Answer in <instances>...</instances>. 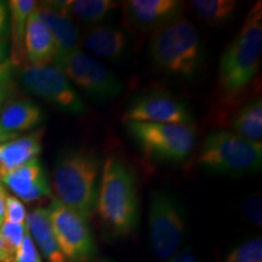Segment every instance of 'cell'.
Returning <instances> with one entry per match:
<instances>
[{
	"label": "cell",
	"mask_w": 262,
	"mask_h": 262,
	"mask_svg": "<svg viewBox=\"0 0 262 262\" xmlns=\"http://www.w3.org/2000/svg\"><path fill=\"white\" fill-rule=\"evenodd\" d=\"M261 194L260 193H254L244 199L242 203V212L244 217L253 224L254 226L260 228L262 226V205H261Z\"/></svg>",
	"instance_id": "26"
},
{
	"label": "cell",
	"mask_w": 262,
	"mask_h": 262,
	"mask_svg": "<svg viewBox=\"0 0 262 262\" xmlns=\"http://www.w3.org/2000/svg\"><path fill=\"white\" fill-rule=\"evenodd\" d=\"M12 262H42L40 253H39L28 232H26L21 244L16 250Z\"/></svg>",
	"instance_id": "28"
},
{
	"label": "cell",
	"mask_w": 262,
	"mask_h": 262,
	"mask_svg": "<svg viewBox=\"0 0 262 262\" xmlns=\"http://www.w3.org/2000/svg\"><path fill=\"white\" fill-rule=\"evenodd\" d=\"M54 66L94 101L114 100L123 91L124 86L119 78L80 49L55 60Z\"/></svg>",
	"instance_id": "8"
},
{
	"label": "cell",
	"mask_w": 262,
	"mask_h": 262,
	"mask_svg": "<svg viewBox=\"0 0 262 262\" xmlns=\"http://www.w3.org/2000/svg\"><path fill=\"white\" fill-rule=\"evenodd\" d=\"M4 102L5 101H0V111H2V106ZM17 137H18V135H12V134L5 133V131L2 129V126H0V145H3V143H5V142H9V141H11V140L17 139Z\"/></svg>",
	"instance_id": "33"
},
{
	"label": "cell",
	"mask_w": 262,
	"mask_h": 262,
	"mask_svg": "<svg viewBox=\"0 0 262 262\" xmlns=\"http://www.w3.org/2000/svg\"><path fill=\"white\" fill-rule=\"evenodd\" d=\"M19 83L28 93L71 116L85 113V103L71 81L56 66L25 63L18 73Z\"/></svg>",
	"instance_id": "9"
},
{
	"label": "cell",
	"mask_w": 262,
	"mask_h": 262,
	"mask_svg": "<svg viewBox=\"0 0 262 262\" xmlns=\"http://www.w3.org/2000/svg\"><path fill=\"white\" fill-rule=\"evenodd\" d=\"M122 9L127 27L149 32L181 16L183 3L179 0H127L122 3Z\"/></svg>",
	"instance_id": "12"
},
{
	"label": "cell",
	"mask_w": 262,
	"mask_h": 262,
	"mask_svg": "<svg viewBox=\"0 0 262 262\" xmlns=\"http://www.w3.org/2000/svg\"><path fill=\"white\" fill-rule=\"evenodd\" d=\"M9 29V9L5 3L0 2V38H5Z\"/></svg>",
	"instance_id": "31"
},
{
	"label": "cell",
	"mask_w": 262,
	"mask_h": 262,
	"mask_svg": "<svg viewBox=\"0 0 262 262\" xmlns=\"http://www.w3.org/2000/svg\"><path fill=\"white\" fill-rule=\"evenodd\" d=\"M44 134V129H38L0 145V180L18 166L38 158L42 149Z\"/></svg>",
	"instance_id": "16"
},
{
	"label": "cell",
	"mask_w": 262,
	"mask_h": 262,
	"mask_svg": "<svg viewBox=\"0 0 262 262\" xmlns=\"http://www.w3.org/2000/svg\"><path fill=\"white\" fill-rule=\"evenodd\" d=\"M44 120L41 108L27 98L5 101L0 111V126L8 134L18 135L40 125Z\"/></svg>",
	"instance_id": "17"
},
{
	"label": "cell",
	"mask_w": 262,
	"mask_h": 262,
	"mask_svg": "<svg viewBox=\"0 0 262 262\" xmlns=\"http://www.w3.org/2000/svg\"><path fill=\"white\" fill-rule=\"evenodd\" d=\"M196 165L206 172L241 178L261 170L262 143L250 142L231 130H212L203 142Z\"/></svg>",
	"instance_id": "5"
},
{
	"label": "cell",
	"mask_w": 262,
	"mask_h": 262,
	"mask_svg": "<svg viewBox=\"0 0 262 262\" xmlns=\"http://www.w3.org/2000/svg\"><path fill=\"white\" fill-rule=\"evenodd\" d=\"M101 162L94 150L71 148L56 157L52 168L54 199L88 221L96 209Z\"/></svg>",
	"instance_id": "4"
},
{
	"label": "cell",
	"mask_w": 262,
	"mask_h": 262,
	"mask_svg": "<svg viewBox=\"0 0 262 262\" xmlns=\"http://www.w3.org/2000/svg\"><path fill=\"white\" fill-rule=\"evenodd\" d=\"M25 52L28 64L32 66H48L56 56L50 33L34 10L28 16L26 26Z\"/></svg>",
	"instance_id": "20"
},
{
	"label": "cell",
	"mask_w": 262,
	"mask_h": 262,
	"mask_svg": "<svg viewBox=\"0 0 262 262\" xmlns=\"http://www.w3.org/2000/svg\"><path fill=\"white\" fill-rule=\"evenodd\" d=\"M6 196H8V192H6V189L0 185V220H4Z\"/></svg>",
	"instance_id": "35"
},
{
	"label": "cell",
	"mask_w": 262,
	"mask_h": 262,
	"mask_svg": "<svg viewBox=\"0 0 262 262\" xmlns=\"http://www.w3.org/2000/svg\"><path fill=\"white\" fill-rule=\"evenodd\" d=\"M148 55L159 71L186 81L194 80L205 62L201 35L195 26L182 15L153 31Z\"/></svg>",
	"instance_id": "2"
},
{
	"label": "cell",
	"mask_w": 262,
	"mask_h": 262,
	"mask_svg": "<svg viewBox=\"0 0 262 262\" xmlns=\"http://www.w3.org/2000/svg\"><path fill=\"white\" fill-rule=\"evenodd\" d=\"M26 216H27V211H26L24 202L19 201L17 196L8 194L5 202L4 221L24 225Z\"/></svg>",
	"instance_id": "27"
},
{
	"label": "cell",
	"mask_w": 262,
	"mask_h": 262,
	"mask_svg": "<svg viewBox=\"0 0 262 262\" xmlns=\"http://www.w3.org/2000/svg\"><path fill=\"white\" fill-rule=\"evenodd\" d=\"M166 262H198L195 255L193 254L191 248H185L182 250H178Z\"/></svg>",
	"instance_id": "30"
},
{
	"label": "cell",
	"mask_w": 262,
	"mask_h": 262,
	"mask_svg": "<svg viewBox=\"0 0 262 262\" xmlns=\"http://www.w3.org/2000/svg\"><path fill=\"white\" fill-rule=\"evenodd\" d=\"M48 209L52 232L67 262L93 261L97 244L89 221L54 198Z\"/></svg>",
	"instance_id": "10"
},
{
	"label": "cell",
	"mask_w": 262,
	"mask_h": 262,
	"mask_svg": "<svg viewBox=\"0 0 262 262\" xmlns=\"http://www.w3.org/2000/svg\"><path fill=\"white\" fill-rule=\"evenodd\" d=\"M34 11L50 33L55 45V51H56L55 60L79 50L80 32L75 22L52 9L48 5V3L35 5Z\"/></svg>",
	"instance_id": "15"
},
{
	"label": "cell",
	"mask_w": 262,
	"mask_h": 262,
	"mask_svg": "<svg viewBox=\"0 0 262 262\" xmlns=\"http://www.w3.org/2000/svg\"><path fill=\"white\" fill-rule=\"evenodd\" d=\"M14 257L15 251H12L0 237V262H12Z\"/></svg>",
	"instance_id": "32"
},
{
	"label": "cell",
	"mask_w": 262,
	"mask_h": 262,
	"mask_svg": "<svg viewBox=\"0 0 262 262\" xmlns=\"http://www.w3.org/2000/svg\"><path fill=\"white\" fill-rule=\"evenodd\" d=\"M0 182L11 189L21 202L33 203L44 198H54L47 172L39 158L32 159L6 173Z\"/></svg>",
	"instance_id": "14"
},
{
	"label": "cell",
	"mask_w": 262,
	"mask_h": 262,
	"mask_svg": "<svg viewBox=\"0 0 262 262\" xmlns=\"http://www.w3.org/2000/svg\"><path fill=\"white\" fill-rule=\"evenodd\" d=\"M130 136L149 158L166 163H181L194 147V124H153L125 122Z\"/></svg>",
	"instance_id": "6"
},
{
	"label": "cell",
	"mask_w": 262,
	"mask_h": 262,
	"mask_svg": "<svg viewBox=\"0 0 262 262\" xmlns=\"http://www.w3.org/2000/svg\"><path fill=\"white\" fill-rule=\"evenodd\" d=\"M8 50H9V45H8V40L5 38H0V63L4 62L5 60H8Z\"/></svg>",
	"instance_id": "34"
},
{
	"label": "cell",
	"mask_w": 262,
	"mask_h": 262,
	"mask_svg": "<svg viewBox=\"0 0 262 262\" xmlns=\"http://www.w3.org/2000/svg\"><path fill=\"white\" fill-rule=\"evenodd\" d=\"M124 122L153 124H192L191 110L183 101L165 91H149L130 102Z\"/></svg>",
	"instance_id": "11"
},
{
	"label": "cell",
	"mask_w": 262,
	"mask_h": 262,
	"mask_svg": "<svg viewBox=\"0 0 262 262\" xmlns=\"http://www.w3.org/2000/svg\"><path fill=\"white\" fill-rule=\"evenodd\" d=\"M26 232V225L19 224H11V222L3 221L0 226V237L5 242L6 245L11 249L12 251L17 250V248L21 244L22 239H24Z\"/></svg>",
	"instance_id": "25"
},
{
	"label": "cell",
	"mask_w": 262,
	"mask_h": 262,
	"mask_svg": "<svg viewBox=\"0 0 262 262\" xmlns=\"http://www.w3.org/2000/svg\"><path fill=\"white\" fill-rule=\"evenodd\" d=\"M26 229L48 262H67L52 232L48 208H35L26 216Z\"/></svg>",
	"instance_id": "19"
},
{
	"label": "cell",
	"mask_w": 262,
	"mask_h": 262,
	"mask_svg": "<svg viewBox=\"0 0 262 262\" xmlns=\"http://www.w3.org/2000/svg\"><path fill=\"white\" fill-rule=\"evenodd\" d=\"M90 262H118V261L113 260V258H110V257H95L94 260Z\"/></svg>",
	"instance_id": "36"
},
{
	"label": "cell",
	"mask_w": 262,
	"mask_h": 262,
	"mask_svg": "<svg viewBox=\"0 0 262 262\" xmlns=\"http://www.w3.org/2000/svg\"><path fill=\"white\" fill-rule=\"evenodd\" d=\"M3 221H4V220H0V226H2V224H3Z\"/></svg>",
	"instance_id": "37"
},
{
	"label": "cell",
	"mask_w": 262,
	"mask_h": 262,
	"mask_svg": "<svg viewBox=\"0 0 262 262\" xmlns=\"http://www.w3.org/2000/svg\"><path fill=\"white\" fill-rule=\"evenodd\" d=\"M14 64L10 58L0 63V101H5L12 88Z\"/></svg>",
	"instance_id": "29"
},
{
	"label": "cell",
	"mask_w": 262,
	"mask_h": 262,
	"mask_svg": "<svg viewBox=\"0 0 262 262\" xmlns=\"http://www.w3.org/2000/svg\"><path fill=\"white\" fill-rule=\"evenodd\" d=\"M49 6L72 21L86 25L88 27L103 24L119 6L111 0H71V2H47Z\"/></svg>",
	"instance_id": "18"
},
{
	"label": "cell",
	"mask_w": 262,
	"mask_h": 262,
	"mask_svg": "<svg viewBox=\"0 0 262 262\" xmlns=\"http://www.w3.org/2000/svg\"><path fill=\"white\" fill-rule=\"evenodd\" d=\"M80 45L98 57L120 62L129 55L131 40L123 28L100 24L90 26L81 33Z\"/></svg>",
	"instance_id": "13"
},
{
	"label": "cell",
	"mask_w": 262,
	"mask_h": 262,
	"mask_svg": "<svg viewBox=\"0 0 262 262\" xmlns=\"http://www.w3.org/2000/svg\"><path fill=\"white\" fill-rule=\"evenodd\" d=\"M189 5L196 17L216 28L227 25L233 18L238 8L235 0H193Z\"/></svg>",
	"instance_id": "23"
},
{
	"label": "cell",
	"mask_w": 262,
	"mask_h": 262,
	"mask_svg": "<svg viewBox=\"0 0 262 262\" xmlns=\"http://www.w3.org/2000/svg\"><path fill=\"white\" fill-rule=\"evenodd\" d=\"M37 3L34 0H10L8 3L11 29V57L12 64L22 67L26 61L25 34L28 16L34 10Z\"/></svg>",
	"instance_id": "22"
},
{
	"label": "cell",
	"mask_w": 262,
	"mask_h": 262,
	"mask_svg": "<svg viewBox=\"0 0 262 262\" xmlns=\"http://www.w3.org/2000/svg\"><path fill=\"white\" fill-rule=\"evenodd\" d=\"M98 220L110 238L135 234L140 224V196L135 173L125 162L110 157L103 164L98 185Z\"/></svg>",
	"instance_id": "1"
},
{
	"label": "cell",
	"mask_w": 262,
	"mask_h": 262,
	"mask_svg": "<svg viewBox=\"0 0 262 262\" xmlns=\"http://www.w3.org/2000/svg\"><path fill=\"white\" fill-rule=\"evenodd\" d=\"M232 133L250 142H261L262 137V100L260 95L249 98L237 107L228 120Z\"/></svg>",
	"instance_id": "21"
},
{
	"label": "cell",
	"mask_w": 262,
	"mask_h": 262,
	"mask_svg": "<svg viewBox=\"0 0 262 262\" xmlns=\"http://www.w3.org/2000/svg\"><path fill=\"white\" fill-rule=\"evenodd\" d=\"M225 262H262L261 238H250L235 245L229 250Z\"/></svg>",
	"instance_id": "24"
},
{
	"label": "cell",
	"mask_w": 262,
	"mask_h": 262,
	"mask_svg": "<svg viewBox=\"0 0 262 262\" xmlns=\"http://www.w3.org/2000/svg\"><path fill=\"white\" fill-rule=\"evenodd\" d=\"M262 50V6L251 8L235 38L221 56L217 85L225 103L239 100L258 73Z\"/></svg>",
	"instance_id": "3"
},
{
	"label": "cell",
	"mask_w": 262,
	"mask_h": 262,
	"mask_svg": "<svg viewBox=\"0 0 262 262\" xmlns=\"http://www.w3.org/2000/svg\"><path fill=\"white\" fill-rule=\"evenodd\" d=\"M186 212L178 198L165 189H157L149 199L148 237L150 249L159 260H169L186 234Z\"/></svg>",
	"instance_id": "7"
}]
</instances>
